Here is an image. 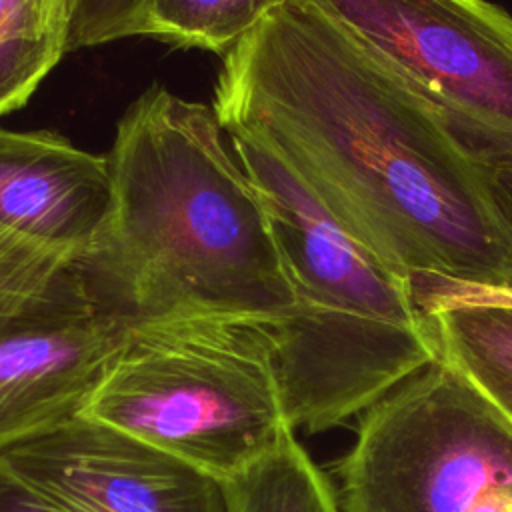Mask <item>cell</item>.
<instances>
[{
  "instance_id": "9a60e30c",
  "label": "cell",
  "mask_w": 512,
  "mask_h": 512,
  "mask_svg": "<svg viewBox=\"0 0 512 512\" xmlns=\"http://www.w3.org/2000/svg\"><path fill=\"white\" fill-rule=\"evenodd\" d=\"M146 0H78L70 30L68 52L140 36Z\"/></svg>"
},
{
  "instance_id": "277c9868",
  "label": "cell",
  "mask_w": 512,
  "mask_h": 512,
  "mask_svg": "<svg viewBox=\"0 0 512 512\" xmlns=\"http://www.w3.org/2000/svg\"><path fill=\"white\" fill-rule=\"evenodd\" d=\"M274 352L268 316L130 322L84 414L226 482L292 430Z\"/></svg>"
},
{
  "instance_id": "7c38bea8",
  "label": "cell",
  "mask_w": 512,
  "mask_h": 512,
  "mask_svg": "<svg viewBox=\"0 0 512 512\" xmlns=\"http://www.w3.org/2000/svg\"><path fill=\"white\" fill-rule=\"evenodd\" d=\"M224 484L228 512H340L330 482L294 430Z\"/></svg>"
},
{
  "instance_id": "ac0fdd59",
  "label": "cell",
  "mask_w": 512,
  "mask_h": 512,
  "mask_svg": "<svg viewBox=\"0 0 512 512\" xmlns=\"http://www.w3.org/2000/svg\"><path fill=\"white\" fill-rule=\"evenodd\" d=\"M60 4V8L70 16V22H72V16H74V10H76V4L78 0H56Z\"/></svg>"
},
{
  "instance_id": "52a82bcc",
  "label": "cell",
  "mask_w": 512,
  "mask_h": 512,
  "mask_svg": "<svg viewBox=\"0 0 512 512\" xmlns=\"http://www.w3.org/2000/svg\"><path fill=\"white\" fill-rule=\"evenodd\" d=\"M0 462L70 512H228L224 480L86 414L4 448Z\"/></svg>"
},
{
  "instance_id": "30bf717a",
  "label": "cell",
  "mask_w": 512,
  "mask_h": 512,
  "mask_svg": "<svg viewBox=\"0 0 512 512\" xmlns=\"http://www.w3.org/2000/svg\"><path fill=\"white\" fill-rule=\"evenodd\" d=\"M68 30L56 0H0V116L22 108L68 52Z\"/></svg>"
},
{
  "instance_id": "8992f818",
  "label": "cell",
  "mask_w": 512,
  "mask_h": 512,
  "mask_svg": "<svg viewBox=\"0 0 512 512\" xmlns=\"http://www.w3.org/2000/svg\"><path fill=\"white\" fill-rule=\"evenodd\" d=\"M474 154L512 140V16L488 0H314Z\"/></svg>"
},
{
  "instance_id": "5bb4252c",
  "label": "cell",
  "mask_w": 512,
  "mask_h": 512,
  "mask_svg": "<svg viewBox=\"0 0 512 512\" xmlns=\"http://www.w3.org/2000/svg\"><path fill=\"white\" fill-rule=\"evenodd\" d=\"M76 274L74 258L0 228V314L40 300Z\"/></svg>"
},
{
  "instance_id": "7a4b0ae2",
  "label": "cell",
  "mask_w": 512,
  "mask_h": 512,
  "mask_svg": "<svg viewBox=\"0 0 512 512\" xmlns=\"http://www.w3.org/2000/svg\"><path fill=\"white\" fill-rule=\"evenodd\" d=\"M212 106L150 86L120 116L106 228L78 262L90 298L130 324L296 308L264 200Z\"/></svg>"
},
{
  "instance_id": "2e32d148",
  "label": "cell",
  "mask_w": 512,
  "mask_h": 512,
  "mask_svg": "<svg viewBox=\"0 0 512 512\" xmlns=\"http://www.w3.org/2000/svg\"><path fill=\"white\" fill-rule=\"evenodd\" d=\"M474 156L482 164L492 200L512 232V140L482 148Z\"/></svg>"
},
{
  "instance_id": "6da1fadb",
  "label": "cell",
  "mask_w": 512,
  "mask_h": 512,
  "mask_svg": "<svg viewBox=\"0 0 512 512\" xmlns=\"http://www.w3.org/2000/svg\"><path fill=\"white\" fill-rule=\"evenodd\" d=\"M212 108L404 280L512 284V232L482 164L314 0H282L224 56Z\"/></svg>"
},
{
  "instance_id": "e0dca14e",
  "label": "cell",
  "mask_w": 512,
  "mask_h": 512,
  "mask_svg": "<svg viewBox=\"0 0 512 512\" xmlns=\"http://www.w3.org/2000/svg\"><path fill=\"white\" fill-rule=\"evenodd\" d=\"M0 512H70L0 462Z\"/></svg>"
},
{
  "instance_id": "ba28073f",
  "label": "cell",
  "mask_w": 512,
  "mask_h": 512,
  "mask_svg": "<svg viewBox=\"0 0 512 512\" xmlns=\"http://www.w3.org/2000/svg\"><path fill=\"white\" fill-rule=\"evenodd\" d=\"M124 328L90 298L80 274L0 314V452L84 414Z\"/></svg>"
},
{
  "instance_id": "3957f363",
  "label": "cell",
  "mask_w": 512,
  "mask_h": 512,
  "mask_svg": "<svg viewBox=\"0 0 512 512\" xmlns=\"http://www.w3.org/2000/svg\"><path fill=\"white\" fill-rule=\"evenodd\" d=\"M228 140L264 200L296 296V308L274 318L284 414L292 430L322 432L440 360V340L408 280L350 236L274 152Z\"/></svg>"
},
{
  "instance_id": "5b68a950",
  "label": "cell",
  "mask_w": 512,
  "mask_h": 512,
  "mask_svg": "<svg viewBox=\"0 0 512 512\" xmlns=\"http://www.w3.org/2000/svg\"><path fill=\"white\" fill-rule=\"evenodd\" d=\"M362 414L344 512H512V420L446 360Z\"/></svg>"
},
{
  "instance_id": "9c48e42d",
  "label": "cell",
  "mask_w": 512,
  "mask_h": 512,
  "mask_svg": "<svg viewBox=\"0 0 512 512\" xmlns=\"http://www.w3.org/2000/svg\"><path fill=\"white\" fill-rule=\"evenodd\" d=\"M110 206L108 156L50 130L0 128V228L78 264L100 240Z\"/></svg>"
},
{
  "instance_id": "4fadbf2b",
  "label": "cell",
  "mask_w": 512,
  "mask_h": 512,
  "mask_svg": "<svg viewBox=\"0 0 512 512\" xmlns=\"http://www.w3.org/2000/svg\"><path fill=\"white\" fill-rule=\"evenodd\" d=\"M280 2L282 0H146L140 36L226 56Z\"/></svg>"
},
{
  "instance_id": "8fae6325",
  "label": "cell",
  "mask_w": 512,
  "mask_h": 512,
  "mask_svg": "<svg viewBox=\"0 0 512 512\" xmlns=\"http://www.w3.org/2000/svg\"><path fill=\"white\" fill-rule=\"evenodd\" d=\"M440 358L512 420V308L456 306L430 314Z\"/></svg>"
}]
</instances>
